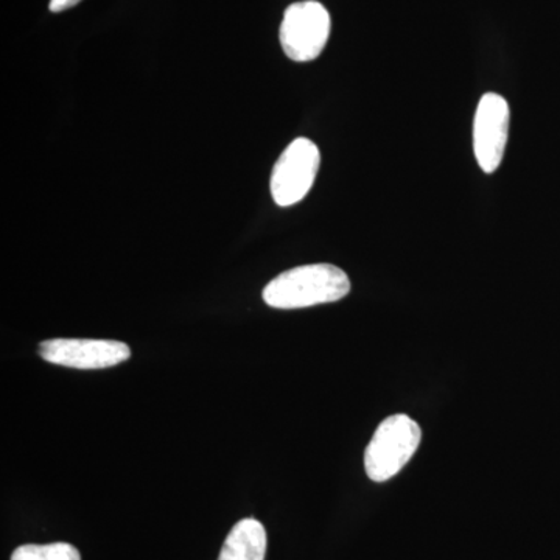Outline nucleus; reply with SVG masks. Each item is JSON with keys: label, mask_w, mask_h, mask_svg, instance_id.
Masks as SVG:
<instances>
[{"label": "nucleus", "mask_w": 560, "mask_h": 560, "mask_svg": "<svg viewBox=\"0 0 560 560\" xmlns=\"http://www.w3.org/2000/svg\"><path fill=\"white\" fill-rule=\"evenodd\" d=\"M350 280L330 264L304 265L279 275L264 289L265 304L280 311L330 304L348 296Z\"/></svg>", "instance_id": "f257e3e1"}, {"label": "nucleus", "mask_w": 560, "mask_h": 560, "mask_svg": "<svg viewBox=\"0 0 560 560\" xmlns=\"http://www.w3.org/2000/svg\"><path fill=\"white\" fill-rule=\"evenodd\" d=\"M422 431L407 415H394L383 420L364 453V469L375 482H385L397 474L418 452Z\"/></svg>", "instance_id": "f03ea898"}, {"label": "nucleus", "mask_w": 560, "mask_h": 560, "mask_svg": "<svg viewBox=\"0 0 560 560\" xmlns=\"http://www.w3.org/2000/svg\"><path fill=\"white\" fill-rule=\"evenodd\" d=\"M331 21L329 11L315 0L290 5L280 24V46L290 60L307 62L323 54L329 40Z\"/></svg>", "instance_id": "7ed1b4c3"}, {"label": "nucleus", "mask_w": 560, "mask_h": 560, "mask_svg": "<svg viewBox=\"0 0 560 560\" xmlns=\"http://www.w3.org/2000/svg\"><path fill=\"white\" fill-rule=\"evenodd\" d=\"M320 165V153L311 139L293 140L280 154L271 173L272 200L280 208H290L307 197Z\"/></svg>", "instance_id": "20e7f679"}, {"label": "nucleus", "mask_w": 560, "mask_h": 560, "mask_svg": "<svg viewBox=\"0 0 560 560\" xmlns=\"http://www.w3.org/2000/svg\"><path fill=\"white\" fill-rule=\"evenodd\" d=\"M40 359L58 366L73 370H106L117 366L131 357L130 346L113 340H79L55 338L39 345Z\"/></svg>", "instance_id": "39448f33"}, {"label": "nucleus", "mask_w": 560, "mask_h": 560, "mask_svg": "<svg viewBox=\"0 0 560 560\" xmlns=\"http://www.w3.org/2000/svg\"><path fill=\"white\" fill-rule=\"evenodd\" d=\"M511 110L499 94L482 95L474 120V151L485 173L497 172L503 161L510 135Z\"/></svg>", "instance_id": "423d86ee"}, {"label": "nucleus", "mask_w": 560, "mask_h": 560, "mask_svg": "<svg viewBox=\"0 0 560 560\" xmlns=\"http://www.w3.org/2000/svg\"><path fill=\"white\" fill-rule=\"evenodd\" d=\"M267 530L256 518L241 521L228 534L219 560H265Z\"/></svg>", "instance_id": "0eeeda50"}, {"label": "nucleus", "mask_w": 560, "mask_h": 560, "mask_svg": "<svg viewBox=\"0 0 560 560\" xmlns=\"http://www.w3.org/2000/svg\"><path fill=\"white\" fill-rule=\"evenodd\" d=\"M11 560H81L73 545L57 541L49 545H22L11 555Z\"/></svg>", "instance_id": "6e6552de"}, {"label": "nucleus", "mask_w": 560, "mask_h": 560, "mask_svg": "<svg viewBox=\"0 0 560 560\" xmlns=\"http://www.w3.org/2000/svg\"><path fill=\"white\" fill-rule=\"evenodd\" d=\"M81 0H50L49 9L51 13H61V11L72 9Z\"/></svg>", "instance_id": "1a4fd4ad"}]
</instances>
